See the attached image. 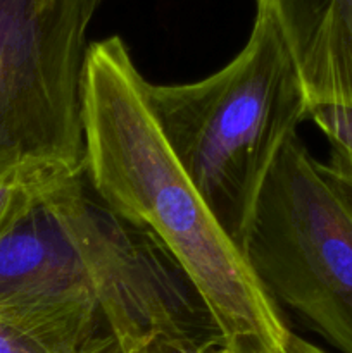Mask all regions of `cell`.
I'll use <instances>...</instances> for the list:
<instances>
[{"label":"cell","mask_w":352,"mask_h":353,"mask_svg":"<svg viewBox=\"0 0 352 353\" xmlns=\"http://www.w3.org/2000/svg\"><path fill=\"white\" fill-rule=\"evenodd\" d=\"M121 37L88 45L83 174L121 217L154 234L192 281L233 353H326L292 331L247 255L173 154Z\"/></svg>","instance_id":"6da1fadb"},{"label":"cell","mask_w":352,"mask_h":353,"mask_svg":"<svg viewBox=\"0 0 352 353\" xmlns=\"http://www.w3.org/2000/svg\"><path fill=\"white\" fill-rule=\"evenodd\" d=\"M93 305L135 353L157 340L223 341L175 259L145 228L71 176L0 236V317Z\"/></svg>","instance_id":"7a4b0ae2"},{"label":"cell","mask_w":352,"mask_h":353,"mask_svg":"<svg viewBox=\"0 0 352 353\" xmlns=\"http://www.w3.org/2000/svg\"><path fill=\"white\" fill-rule=\"evenodd\" d=\"M173 154L245 252L269 174L307 121L299 72L271 21L255 12L245 47L219 71L182 85H147Z\"/></svg>","instance_id":"3957f363"},{"label":"cell","mask_w":352,"mask_h":353,"mask_svg":"<svg viewBox=\"0 0 352 353\" xmlns=\"http://www.w3.org/2000/svg\"><path fill=\"white\" fill-rule=\"evenodd\" d=\"M245 255L278 305L352 353V207L299 134L262 190Z\"/></svg>","instance_id":"277c9868"},{"label":"cell","mask_w":352,"mask_h":353,"mask_svg":"<svg viewBox=\"0 0 352 353\" xmlns=\"http://www.w3.org/2000/svg\"><path fill=\"white\" fill-rule=\"evenodd\" d=\"M85 0H0V174L55 164L83 171Z\"/></svg>","instance_id":"5b68a950"},{"label":"cell","mask_w":352,"mask_h":353,"mask_svg":"<svg viewBox=\"0 0 352 353\" xmlns=\"http://www.w3.org/2000/svg\"><path fill=\"white\" fill-rule=\"evenodd\" d=\"M299 72L309 105L352 107V0H255Z\"/></svg>","instance_id":"8992f818"},{"label":"cell","mask_w":352,"mask_h":353,"mask_svg":"<svg viewBox=\"0 0 352 353\" xmlns=\"http://www.w3.org/2000/svg\"><path fill=\"white\" fill-rule=\"evenodd\" d=\"M109 333L99 310H75L43 319L0 317V353H81Z\"/></svg>","instance_id":"52a82bcc"},{"label":"cell","mask_w":352,"mask_h":353,"mask_svg":"<svg viewBox=\"0 0 352 353\" xmlns=\"http://www.w3.org/2000/svg\"><path fill=\"white\" fill-rule=\"evenodd\" d=\"M83 171L55 164H33L0 174V236L41 196Z\"/></svg>","instance_id":"ba28073f"},{"label":"cell","mask_w":352,"mask_h":353,"mask_svg":"<svg viewBox=\"0 0 352 353\" xmlns=\"http://www.w3.org/2000/svg\"><path fill=\"white\" fill-rule=\"evenodd\" d=\"M307 119L328 138L333 148L352 157V107L316 103L307 105Z\"/></svg>","instance_id":"9c48e42d"},{"label":"cell","mask_w":352,"mask_h":353,"mask_svg":"<svg viewBox=\"0 0 352 353\" xmlns=\"http://www.w3.org/2000/svg\"><path fill=\"white\" fill-rule=\"evenodd\" d=\"M323 171L328 178L337 185L342 195L347 199L349 205L352 207V157L345 154L340 148L331 147L330 161L326 164H321Z\"/></svg>","instance_id":"30bf717a"},{"label":"cell","mask_w":352,"mask_h":353,"mask_svg":"<svg viewBox=\"0 0 352 353\" xmlns=\"http://www.w3.org/2000/svg\"><path fill=\"white\" fill-rule=\"evenodd\" d=\"M135 353H233L223 341H207V343H193V341L157 340L145 345Z\"/></svg>","instance_id":"8fae6325"},{"label":"cell","mask_w":352,"mask_h":353,"mask_svg":"<svg viewBox=\"0 0 352 353\" xmlns=\"http://www.w3.org/2000/svg\"><path fill=\"white\" fill-rule=\"evenodd\" d=\"M81 353H128L123 348V345L116 340L110 333L102 334L95 341L88 345Z\"/></svg>","instance_id":"7c38bea8"},{"label":"cell","mask_w":352,"mask_h":353,"mask_svg":"<svg viewBox=\"0 0 352 353\" xmlns=\"http://www.w3.org/2000/svg\"><path fill=\"white\" fill-rule=\"evenodd\" d=\"M85 3L90 7V9L97 12V9H99V6L102 3V0H85Z\"/></svg>","instance_id":"4fadbf2b"}]
</instances>
